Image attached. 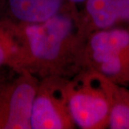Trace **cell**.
<instances>
[{
  "instance_id": "cell-1",
  "label": "cell",
  "mask_w": 129,
  "mask_h": 129,
  "mask_svg": "<svg viewBox=\"0 0 129 129\" xmlns=\"http://www.w3.org/2000/svg\"><path fill=\"white\" fill-rule=\"evenodd\" d=\"M23 53V70L59 76L72 62H81L85 37L78 16L61 11L41 23H14Z\"/></svg>"
},
{
  "instance_id": "cell-3",
  "label": "cell",
  "mask_w": 129,
  "mask_h": 129,
  "mask_svg": "<svg viewBox=\"0 0 129 129\" xmlns=\"http://www.w3.org/2000/svg\"><path fill=\"white\" fill-rule=\"evenodd\" d=\"M17 74L9 81L0 76V129H31L32 105L40 82L27 70Z\"/></svg>"
},
{
  "instance_id": "cell-2",
  "label": "cell",
  "mask_w": 129,
  "mask_h": 129,
  "mask_svg": "<svg viewBox=\"0 0 129 129\" xmlns=\"http://www.w3.org/2000/svg\"><path fill=\"white\" fill-rule=\"evenodd\" d=\"M63 91L75 126L100 129L108 124V100L92 70H88L78 82H64Z\"/></svg>"
},
{
  "instance_id": "cell-4",
  "label": "cell",
  "mask_w": 129,
  "mask_h": 129,
  "mask_svg": "<svg viewBox=\"0 0 129 129\" xmlns=\"http://www.w3.org/2000/svg\"><path fill=\"white\" fill-rule=\"evenodd\" d=\"M64 81L58 76L46 77L39 87L32 105L31 129H73L63 91Z\"/></svg>"
},
{
  "instance_id": "cell-8",
  "label": "cell",
  "mask_w": 129,
  "mask_h": 129,
  "mask_svg": "<svg viewBox=\"0 0 129 129\" xmlns=\"http://www.w3.org/2000/svg\"><path fill=\"white\" fill-rule=\"evenodd\" d=\"M9 68L19 72L23 70L22 49L14 29V22H0V69Z\"/></svg>"
},
{
  "instance_id": "cell-7",
  "label": "cell",
  "mask_w": 129,
  "mask_h": 129,
  "mask_svg": "<svg viewBox=\"0 0 129 129\" xmlns=\"http://www.w3.org/2000/svg\"><path fill=\"white\" fill-rule=\"evenodd\" d=\"M109 103L108 125L111 129H129V101L123 93L116 90L106 77L93 71Z\"/></svg>"
},
{
  "instance_id": "cell-5",
  "label": "cell",
  "mask_w": 129,
  "mask_h": 129,
  "mask_svg": "<svg viewBox=\"0 0 129 129\" xmlns=\"http://www.w3.org/2000/svg\"><path fill=\"white\" fill-rule=\"evenodd\" d=\"M18 23H41L62 11V0H7Z\"/></svg>"
},
{
  "instance_id": "cell-6",
  "label": "cell",
  "mask_w": 129,
  "mask_h": 129,
  "mask_svg": "<svg viewBox=\"0 0 129 129\" xmlns=\"http://www.w3.org/2000/svg\"><path fill=\"white\" fill-rule=\"evenodd\" d=\"M83 50L103 52L129 51V31L108 28L90 32L85 38Z\"/></svg>"
},
{
  "instance_id": "cell-9",
  "label": "cell",
  "mask_w": 129,
  "mask_h": 129,
  "mask_svg": "<svg viewBox=\"0 0 129 129\" xmlns=\"http://www.w3.org/2000/svg\"><path fill=\"white\" fill-rule=\"evenodd\" d=\"M70 2L73 4H81V3H85L86 0H69Z\"/></svg>"
}]
</instances>
